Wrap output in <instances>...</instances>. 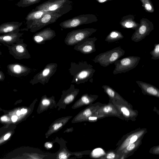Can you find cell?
I'll return each mask as SVG.
<instances>
[{
    "mask_svg": "<svg viewBox=\"0 0 159 159\" xmlns=\"http://www.w3.org/2000/svg\"><path fill=\"white\" fill-rule=\"evenodd\" d=\"M68 70L73 77L71 83L77 84L84 83L89 81L92 82L91 80L93 79L96 71L92 65L84 61L71 62Z\"/></svg>",
    "mask_w": 159,
    "mask_h": 159,
    "instance_id": "obj_1",
    "label": "cell"
},
{
    "mask_svg": "<svg viewBox=\"0 0 159 159\" xmlns=\"http://www.w3.org/2000/svg\"><path fill=\"white\" fill-rule=\"evenodd\" d=\"M73 2L69 0H48L36 6L35 10L55 12L63 15L72 8Z\"/></svg>",
    "mask_w": 159,
    "mask_h": 159,
    "instance_id": "obj_2",
    "label": "cell"
},
{
    "mask_svg": "<svg viewBox=\"0 0 159 159\" xmlns=\"http://www.w3.org/2000/svg\"><path fill=\"white\" fill-rule=\"evenodd\" d=\"M125 51L119 46L97 55L93 60L95 63H98L102 66L106 67L114 63L123 56Z\"/></svg>",
    "mask_w": 159,
    "mask_h": 159,
    "instance_id": "obj_3",
    "label": "cell"
},
{
    "mask_svg": "<svg viewBox=\"0 0 159 159\" xmlns=\"http://www.w3.org/2000/svg\"><path fill=\"white\" fill-rule=\"evenodd\" d=\"M97 30L93 28H86L72 30L68 33L64 40L68 46H75L79 42L89 38Z\"/></svg>",
    "mask_w": 159,
    "mask_h": 159,
    "instance_id": "obj_4",
    "label": "cell"
},
{
    "mask_svg": "<svg viewBox=\"0 0 159 159\" xmlns=\"http://www.w3.org/2000/svg\"><path fill=\"white\" fill-rule=\"evenodd\" d=\"M97 16L93 14H83L65 20L60 24L63 29H70L78 26L95 22L98 21Z\"/></svg>",
    "mask_w": 159,
    "mask_h": 159,
    "instance_id": "obj_5",
    "label": "cell"
},
{
    "mask_svg": "<svg viewBox=\"0 0 159 159\" xmlns=\"http://www.w3.org/2000/svg\"><path fill=\"white\" fill-rule=\"evenodd\" d=\"M140 59L139 57L130 56L117 60L114 63L115 67L113 74L125 73L134 69L138 65Z\"/></svg>",
    "mask_w": 159,
    "mask_h": 159,
    "instance_id": "obj_6",
    "label": "cell"
},
{
    "mask_svg": "<svg viewBox=\"0 0 159 159\" xmlns=\"http://www.w3.org/2000/svg\"><path fill=\"white\" fill-rule=\"evenodd\" d=\"M57 64L56 63L48 64L43 69L34 75L30 80V83L32 85L38 83L43 85L48 83L57 71Z\"/></svg>",
    "mask_w": 159,
    "mask_h": 159,
    "instance_id": "obj_7",
    "label": "cell"
},
{
    "mask_svg": "<svg viewBox=\"0 0 159 159\" xmlns=\"http://www.w3.org/2000/svg\"><path fill=\"white\" fill-rule=\"evenodd\" d=\"M24 39H21L16 43L11 45L4 44L9 50L10 54L17 60L28 59L30 58L31 55L27 48V45L23 42Z\"/></svg>",
    "mask_w": 159,
    "mask_h": 159,
    "instance_id": "obj_8",
    "label": "cell"
},
{
    "mask_svg": "<svg viewBox=\"0 0 159 159\" xmlns=\"http://www.w3.org/2000/svg\"><path fill=\"white\" fill-rule=\"evenodd\" d=\"M63 15L55 12H51L45 14L40 19L32 24L27 30L35 32L50 24L53 23Z\"/></svg>",
    "mask_w": 159,
    "mask_h": 159,
    "instance_id": "obj_9",
    "label": "cell"
},
{
    "mask_svg": "<svg viewBox=\"0 0 159 159\" xmlns=\"http://www.w3.org/2000/svg\"><path fill=\"white\" fill-rule=\"evenodd\" d=\"M97 39L96 37L84 39L75 45L74 49L84 54L91 53L96 51L95 42Z\"/></svg>",
    "mask_w": 159,
    "mask_h": 159,
    "instance_id": "obj_10",
    "label": "cell"
},
{
    "mask_svg": "<svg viewBox=\"0 0 159 159\" xmlns=\"http://www.w3.org/2000/svg\"><path fill=\"white\" fill-rule=\"evenodd\" d=\"M7 68V72L10 75L18 78L27 76L32 71L30 68L19 63L9 64Z\"/></svg>",
    "mask_w": 159,
    "mask_h": 159,
    "instance_id": "obj_11",
    "label": "cell"
},
{
    "mask_svg": "<svg viewBox=\"0 0 159 159\" xmlns=\"http://www.w3.org/2000/svg\"><path fill=\"white\" fill-rule=\"evenodd\" d=\"M56 36L55 32L50 28L44 29L33 35L32 39L38 44H44L45 42L52 39Z\"/></svg>",
    "mask_w": 159,
    "mask_h": 159,
    "instance_id": "obj_12",
    "label": "cell"
},
{
    "mask_svg": "<svg viewBox=\"0 0 159 159\" xmlns=\"http://www.w3.org/2000/svg\"><path fill=\"white\" fill-rule=\"evenodd\" d=\"M153 29V27L152 25H149L146 23L141 22L139 28L136 30L132 35V40L135 42L141 41L148 35Z\"/></svg>",
    "mask_w": 159,
    "mask_h": 159,
    "instance_id": "obj_13",
    "label": "cell"
},
{
    "mask_svg": "<svg viewBox=\"0 0 159 159\" xmlns=\"http://www.w3.org/2000/svg\"><path fill=\"white\" fill-rule=\"evenodd\" d=\"M20 29L18 30L3 34L0 36V43L3 44L11 45L20 40L24 33H20Z\"/></svg>",
    "mask_w": 159,
    "mask_h": 159,
    "instance_id": "obj_14",
    "label": "cell"
},
{
    "mask_svg": "<svg viewBox=\"0 0 159 159\" xmlns=\"http://www.w3.org/2000/svg\"><path fill=\"white\" fill-rule=\"evenodd\" d=\"M51 11H43L35 10L34 9L27 15L25 20H26L25 28L20 29L21 31H26L27 29L34 23L40 19L45 14Z\"/></svg>",
    "mask_w": 159,
    "mask_h": 159,
    "instance_id": "obj_15",
    "label": "cell"
},
{
    "mask_svg": "<svg viewBox=\"0 0 159 159\" xmlns=\"http://www.w3.org/2000/svg\"><path fill=\"white\" fill-rule=\"evenodd\" d=\"M136 82L141 89L143 94L159 98V89L156 87L141 81H137Z\"/></svg>",
    "mask_w": 159,
    "mask_h": 159,
    "instance_id": "obj_16",
    "label": "cell"
},
{
    "mask_svg": "<svg viewBox=\"0 0 159 159\" xmlns=\"http://www.w3.org/2000/svg\"><path fill=\"white\" fill-rule=\"evenodd\" d=\"M22 22L12 21L3 23L0 25V34H4L19 30Z\"/></svg>",
    "mask_w": 159,
    "mask_h": 159,
    "instance_id": "obj_17",
    "label": "cell"
},
{
    "mask_svg": "<svg viewBox=\"0 0 159 159\" xmlns=\"http://www.w3.org/2000/svg\"><path fill=\"white\" fill-rule=\"evenodd\" d=\"M134 19V17L131 15L124 16L122 18L120 24L123 28L137 29L138 25L133 20Z\"/></svg>",
    "mask_w": 159,
    "mask_h": 159,
    "instance_id": "obj_18",
    "label": "cell"
},
{
    "mask_svg": "<svg viewBox=\"0 0 159 159\" xmlns=\"http://www.w3.org/2000/svg\"><path fill=\"white\" fill-rule=\"evenodd\" d=\"M124 37L120 32L117 30H113L107 36L105 41L108 43H112L121 39Z\"/></svg>",
    "mask_w": 159,
    "mask_h": 159,
    "instance_id": "obj_19",
    "label": "cell"
},
{
    "mask_svg": "<svg viewBox=\"0 0 159 159\" xmlns=\"http://www.w3.org/2000/svg\"><path fill=\"white\" fill-rule=\"evenodd\" d=\"M41 0H20L16 5L19 7H25L39 2Z\"/></svg>",
    "mask_w": 159,
    "mask_h": 159,
    "instance_id": "obj_20",
    "label": "cell"
},
{
    "mask_svg": "<svg viewBox=\"0 0 159 159\" xmlns=\"http://www.w3.org/2000/svg\"><path fill=\"white\" fill-rule=\"evenodd\" d=\"M152 56L151 59L153 60L159 59V43L156 44L154 49L150 52Z\"/></svg>",
    "mask_w": 159,
    "mask_h": 159,
    "instance_id": "obj_21",
    "label": "cell"
},
{
    "mask_svg": "<svg viewBox=\"0 0 159 159\" xmlns=\"http://www.w3.org/2000/svg\"><path fill=\"white\" fill-rule=\"evenodd\" d=\"M142 2L145 9L149 12H153L154 9L152 3L149 0H140Z\"/></svg>",
    "mask_w": 159,
    "mask_h": 159,
    "instance_id": "obj_22",
    "label": "cell"
},
{
    "mask_svg": "<svg viewBox=\"0 0 159 159\" xmlns=\"http://www.w3.org/2000/svg\"><path fill=\"white\" fill-rule=\"evenodd\" d=\"M105 154L104 150L100 148H96L94 149L92 153L93 157H97L102 156Z\"/></svg>",
    "mask_w": 159,
    "mask_h": 159,
    "instance_id": "obj_23",
    "label": "cell"
},
{
    "mask_svg": "<svg viewBox=\"0 0 159 159\" xmlns=\"http://www.w3.org/2000/svg\"><path fill=\"white\" fill-rule=\"evenodd\" d=\"M149 152L152 154L159 155V145L152 147L150 149Z\"/></svg>",
    "mask_w": 159,
    "mask_h": 159,
    "instance_id": "obj_24",
    "label": "cell"
},
{
    "mask_svg": "<svg viewBox=\"0 0 159 159\" xmlns=\"http://www.w3.org/2000/svg\"><path fill=\"white\" fill-rule=\"evenodd\" d=\"M121 111L123 114L125 116H129L130 114V111L128 108L125 107H122L121 108Z\"/></svg>",
    "mask_w": 159,
    "mask_h": 159,
    "instance_id": "obj_25",
    "label": "cell"
},
{
    "mask_svg": "<svg viewBox=\"0 0 159 159\" xmlns=\"http://www.w3.org/2000/svg\"><path fill=\"white\" fill-rule=\"evenodd\" d=\"M82 101L85 104H88L89 102V100L86 95H84L81 98Z\"/></svg>",
    "mask_w": 159,
    "mask_h": 159,
    "instance_id": "obj_26",
    "label": "cell"
},
{
    "mask_svg": "<svg viewBox=\"0 0 159 159\" xmlns=\"http://www.w3.org/2000/svg\"><path fill=\"white\" fill-rule=\"evenodd\" d=\"M83 114L85 116L88 117L91 114V112L90 110L89 109H87L85 110L84 111Z\"/></svg>",
    "mask_w": 159,
    "mask_h": 159,
    "instance_id": "obj_27",
    "label": "cell"
},
{
    "mask_svg": "<svg viewBox=\"0 0 159 159\" xmlns=\"http://www.w3.org/2000/svg\"><path fill=\"white\" fill-rule=\"evenodd\" d=\"M62 125V124L61 123L56 124L53 126V129L54 130H56L61 127Z\"/></svg>",
    "mask_w": 159,
    "mask_h": 159,
    "instance_id": "obj_28",
    "label": "cell"
},
{
    "mask_svg": "<svg viewBox=\"0 0 159 159\" xmlns=\"http://www.w3.org/2000/svg\"><path fill=\"white\" fill-rule=\"evenodd\" d=\"M103 111L106 112H107L110 111H111L112 108V107L110 106H107L104 107L103 108Z\"/></svg>",
    "mask_w": 159,
    "mask_h": 159,
    "instance_id": "obj_29",
    "label": "cell"
},
{
    "mask_svg": "<svg viewBox=\"0 0 159 159\" xmlns=\"http://www.w3.org/2000/svg\"><path fill=\"white\" fill-rule=\"evenodd\" d=\"M5 78V76L2 71H0V81H3Z\"/></svg>",
    "mask_w": 159,
    "mask_h": 159,
    "instance_id": "obj_30",
    "label": "cell"
},
{
    "mask_svg": "<svg viewBox=\"0 0 159 159\" xmlns=\"http://www.w3.org/2000/svg\"><path fill=\"white\" fill-rule=\"evenodd\" d=\"M115 157V155L113 153H110L108 154L107 156V158L108 159H113Z\"/></svg>",
    "mask_w": 159,
    "mask_h": 159,
    "instance_id": "obj_31",
    "label": "cell"
},
{
    "mask_svg": "<svg viewBox=\"0 0 159 159\" xmlns=\"http://www.w3.org/2000/svg\"><path fill=\"white\" fill-rule=\"evenodd\" d=\"M42 103L44 105H47L50 104V102L49 100L47 99H44L42 101Z\"/></svg>",
    "mask_w": 159,
    "mask_h": 159,
    "instance_id": "obj_32",
    "label": "cell"
},
{
    "mask_svg": "<svg viewBox=\"0 0 159 159\" xmlns=\"http://www.w3.org/2000/svg\"><path fill=\"white\" fill-rule=\"evenodd\" d=\"M59 158L60 159H66L67 158V157L65 153L62 152L59 154Z\"/></svg>",
    "mask_w": 159,
    "mask_h": 159,
    "instance_id": "obj_33",
    "label": "cell"
},
{
    "mask_svg": "<svg viewBox=\"0 0 159 159\" xmlns=\"http://www.w3.org/2000/svg\"><path fill=\"white\" fill-rule=\"evenodd\" d=\"M97 1L100 3H103L108 1H112L113 0H96Z\"/></svg>",
    "mask_w": 159,
    "mask_h": 159,
    "instance_id": "obj_34",
    "label": "cell"
},
{
    "mask_svg": "<svg viewBox=\"0 0 159 159\" xmlns=\"http://www.w3.org/2000/svg\"><path fill=\"white\" fill-rule=\"evenodd\" d=\"M11 134L10 133H8L6 134L4 137V140H7L10 136Z\"/></svg>",
    "mask_w": 159,
    "mask_h": 159,
    "instance_id": "obj_35",
    "label": "cell"
},
{
    "mask_svg": "<svg viewBox=\"0 0 159 159\" xmlns=\"http://www.w3.org/2000/svg\"><path fill=\"white\" fill-rule=\"evenodd\" d=\"M1 119L2 121H7L9 120L8 118L6 116L2 117Z\"/></svg>",
    "mask_w": 159,
    "mask_h": 159,
    "instance_id": "obj_36",
    "label": "cell"
},
{
    "mask_svg": "<svg viewBox=\"0 0 159 159\" xmlns=\"http://www.w3.org/2000/svg\"><path fill=\"white\" fill-rule=\"evenodd\" d=\"M17 117L16 116H12L11 117V120L13 122H15L17 120Z\"/></svg>",
    "mask_w": 159,
    "mask_h": 159,
    "instance_id": "obj_37",
    "label": "cell"
},
{
    "mask_svg": "<svg viewBox=\"0 0 159 159\" xmlns=\"http://www.w3.org/2000/svg\"><path fill=\"white\" fill-rule=\"evenodd\" d=\"M20 111L21 114H23L26 113L27 111V110L26 109L23 108L21 109Z\"/></svg>",
    "mask_w": 159,
    "mask_h": 159,
    "instance_id": "obj_38",
    "label": "cell"
},
{
    "mask_svg": "<svg viewBox=\"0 0 159 159\" xmlns=\"http://www.w3.org/2000/svg\"><path fill=\"white\" fill-rule=\"evenodd\" d=\"M97 119V117H89V120H94Z\"/></svg>",
    "mask_w": 159,
    "mask_h": 159,
    "instance_id": "obj_39",
    "label": "cell"
},
{
    "mask_svg": "<svg viewBox=\"0 0 159 159\" xmlns=\"http://www.w3.org/2000/svg\"><path fill=\"white\" fill-rule=\"evenodd\" d=\"M153 111L156 112V113L159 115V110H158L155 107H154Z\"/></svg>",
    "mask_w": 159,
    "mask_h": 159,
    "instance_id": "obj_40",
    "label": "cell"
},
{
    "mask_svg": "<svg viewBox=\"0 0 159 159\" xmlns=\"http://www.w3.org/2000/svg\"><path fill=\"white\" fill-rule=\"evenodd\" d=\"M16 114L18 116H20L21 114L20 111L18 110L16 112Z\"/></svg>",
    "mask_w": 159,
    "mask_h": 159,
    "instance_id": "obj_41",
    "label": "cell"
},
{
    "mask_svg": "<svg viewBox=\"0 0 159 159\" xmlns=\"http://www.w3.org/2000/svg\"><path fill=\"white\" fill-rule=\"evenodd\" d=\"M48 147L49 148H51L52 147V145L50 143H49L48 145Z\"/></svg>",
    "mask_w": 159,
    "mask_h": 159,
    "instance_id": "obj_42",
    "label": "cell"
},
{
    "mask_svg": "<svg viewBox=\"0 0 159 159\" xmlns=\"http://www.w3.org/2000/svg\"></svg>",
    "mask_w": 159,
    "mask_h": 159,
    "instance_id": "obj_43",
    "label": "cell"
}]
</instances>
